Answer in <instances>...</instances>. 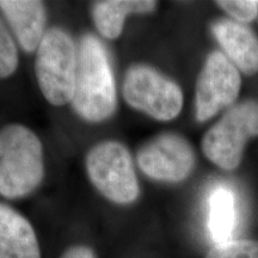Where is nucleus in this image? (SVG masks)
<instances>
[{
  "label": "nucleus",
  "instance_id": "1",
  "mask_svg": "<svg viewBox=\"0 0 258 258\" xmlns=\"http://www.w3.org/2000/svg\"><path fill=\"white\" fill-rule=\"evenodd\" d=\"M74 111L88 122L98 123L111 117L117 92L108 51L95 35L86 34L78 47V70L72 102Z\"/></svg>",
  "mask_w": 258,
  "mask_h": 258
},
{
  "label": "nucleus",
  "instance_id": "2",
  "mask_svg": "<svg viewBox=\"0 0 258 258\" xmlns=\"http://www.w3.org/2000/svg\"><path fill=\"white\" fill-rule=\"evenodd\" d=\"M43 177V146L37 134L21 123L4 125L0 129V195L25 198Z\"/></svg>",
  "mask_w": 258,
  "mask_h": 258
},
{
  "label": "nucleus",
  "instance_id": "3",
  "mask_svg": "<svg viewBox=\"0 0 258 258\" xmlns=\"http://www.w3.org/2000/svg\"><path fill=\"white\" fill-rule=\"evenodd\" d=\"M78 70V48L72 36L59 27L50 28L36 50L35 74L42 96L49 104L72 102Z\"/></svg>",
  "mask_w": 258,
  "mask_h": 258
},
{
  "label": "nucleus",
  "instance_id": "4",
  "mask_svg": "<svg viewBox=\"0 0 258 258\" xmlns=\"http://www.w3.org/2000/svg\"><path fill=\"white\" fill-rule=\"evenodd\" d=\"M90 182L101 195L116 205H131L139 198V182L128 148L105 140L90 148L85 158Z\"/></svg>",
  "mask_w": 258,
  "mask_h": 258
},
{
  "label": "nucleus",
  "instance_id": "5",
  "mask_svg": "<svg viewBox=\"0 0 258 258\" xmlns=\"http://www.w3.org/2000/svg\"><path fill=\"white\" fill-rule=\"evenodd\" d=\"M254 137H258V102H241L206 132L202 152L221 169L234 170L239 166L245 145Z\"/></svg>",
  "mask_w": 258,
  "mask_h": 258
},
{
  "label": "nucleus",
  "instance_id": "6",
  "mask_svg": "<svg viewBox=\"0 0 258 258\" xmlns=\"http://www.w3.org/2000/svg\"><path fill=\"white\" fill-rule=\"evenodd\" d=\"M125 103L157 121H171L180 114L184 103L177 83L147 64H135L122 84Z\"/></svg>",
  "mask_w": 258,
  "mask_h": 258
},
{
  "label": "nucleus",
  "instance_id": "7",
  "mask_svg": "<svg viewBox=\"0 0 258 258\" xmlns=\"http://www.w3.org/2000/svg\"><path fill=\"white\" fill-rule=\"evenodd\" d=\"M240 85V73L231 60L221 51L209 54L196 80V118L206 122L231 106L239 96Z\"/></svg>",
  "mask_w": 258,
  "mask_h": 258
},
{
  "label": "nucleus",
  "instance_id": "8",
  "mask_svg": "<svg viewBox=\"0 0 258 258\" xmlns=\"http://www.w3.org/2000/svg\"><path fill=\"white\" fill-rule=\"evenodd\" d=\"M137 161L140 170L150 178L178 183L192 172L195 152L183 137L165 133L139 148Z\"/></svg>",
  "mask_w": 258,
  "mask_h": 258
},
{
  "label": "nucleus",
  "instance_id": "9",
  "mask_svg": "<svg viewBox=\"0 0 258 258\" xmlns=\"http://www.w3.org/2000/svg\"><path fill=\"white\" fill-rule=\"evenodd\" d=\"M4 15L18 43L28 53L36 51L46 35V6L40 0H0Z\"/></svg>",
  "mask_w": 258,
  "mask_h": 258
},
{
  "label": "nucleus",
  "instance_id": "10",
  "mask_svg": "<svg viewBox=\"0 0 258 258\" xmlns=\"http://www.w3.org/2000/svg\"><path fill=\"white\" fill-rule=\"evenodd\" d=\"M212 31L235 67L247 76L258 72V37L249 27L232 19H219L213 23Z\"/></svg>",
  "mask_w": 258,
  "mask_h": 258
},
{
  "label": "nucleus",
  "instance_id": "11",
  "mask_svg": "<svg viewBox=\"0 0 258 258\" xmlns=\"http://www.w3.org/2000/svg\"><path fill=\"white\" fill-rule=\"evenodd\" d=\"M0 258H41L37 235L21 213L0 202Z\"/></svg>",
  "mask_w": 258,
  "mask_h": 258
},
{
  "label": "nucleus",
  "instance_id": "12",
  "mask_svg": "<svg viewBox=\"0 0 258 258\" xmlns=\"http://www.w3.org/2000/svg\"><path fill=\"white\" fill-rule=\"evenodd\" d=\"M154 0H102L92 5L91 15L97 30L108 40H116L132 15L151 14L157 9Z\"/></svg>",
  "mask_w": 258,
  "mask_h": 258
},
{
  "label": "nucleus",
  "instance_id": "13",
  "mask_svg": "<svg viewBox=\"0 0 258 258\" xmlns=\"http://www.w3.org/2000/svg\"><path fill=\"white\" fill-rule=\"evenodd\" d=\"M237 224L235 196L231 189L217 186L208 200V230L215 244L232 240Z\"/></svg>",
  "mask_w": 258,
  "mask_h": 258
},
{
  "label": "nucleus",
  "instance_id": "14",
  "mask_svg": "<svg viewBox=\"0 0 258 258\" xmlns=\"http://www.w3.org/2000/svg\"><path fill=\"white\" fill-rule=\"evenodd\" d=\"M19 56L15 38L0 17V79H6L18 69Z\"/></svg>",
  "mask_w": 258,
  "mask_h": 258
},
{
  "label": "nucleus",
  "instance_id": "15",
  "mask_svg": "<svg viewBox=\"0 0 258 258\" xmlns=\"http://www.w3.org/2000/svg\"><path fill=\"white\" fill-rule=\"evenodd\" d=\"M206 258H258V240L239 239L215 244Z\"/></svg>",
  "mask_w": 258,
  "mask_h": 258
},
{
  "label": "nucleus",
  "instance_id": "16",
  "mask_svg": "<svg viewBox=\"0 0 258 258\" xmlns=\"http://www.w3.org/2000/svg\"><path fill=\"white\" fill-rule=\"evenodd\" d=\"M217 5L227 12L235 22L249 23L256 18L258 12V2L253 0H220Z\"/></svg>",
  "mask_w": 258,
  "mask_h": 258
},
{
  "label": "nucleus",
  "instance_id": "17",
  "mask_svg": "<svg viewBox=\"0 0 258 258\" xmlns=\"http://www.w3.org/2000/svg\"><path fill=\"white\" fill-rule=\"evenodd\" d=\"M60 258H97L93 251L85 245H76L70 247Z\"/></svg>",
  "mask_w": 258,
  "mask_h": 258
}]
</instances>
